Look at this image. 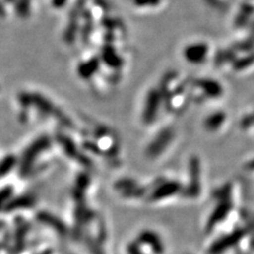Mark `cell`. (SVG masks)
Listing matches in <instances>:
<instances>
[{
	"instance_id": "6da1fadb",
	"label": "cell",
	"mask_w": 254,
	"mask_h": 254,
	"mask_svg": "<svg viewBox=\"0 0 254 254\" xmlns=\"http://www.w3.org/2000/svg\"><path fill=\"white\" fill-rule=\"evenodd\" d=\"M202 42H198V44H193L190 46H186L185 48V57L189 59L190 62H202L200 59H205L206 54H208L209 48L205 44H201Z\"/></svg>"
}]
</instances>
